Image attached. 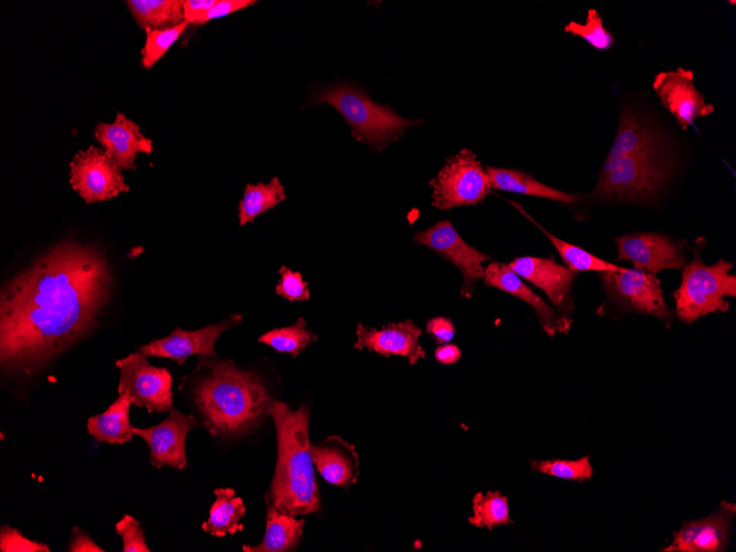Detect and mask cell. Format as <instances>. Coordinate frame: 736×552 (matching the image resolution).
Wrapping results in <instances>:
<instances>
[{
  "instance_id": "1",
  "label": "cell",
  "mask_w": 736,
  "mask_h": 552,
  "mask_svg": "<svg viewBox=\"0 0 736 552\" xmlns=\"http://www.w3.org/2000/svg\"><path fill=\"white\" fill-rule=\"evenodd\" d=\"M112 273L104 253L75 240L54 245L0 293V365L30 376L89 331L108 303Z\"/></svg>"
},
{
  "instance_id": "2",
  "label": "cell",
  "mask_w": 736,
  "mask_h": 552,
  "mask_svg": "<svg viewBox=\"0 0 736 552\" xmlns=\"http://www.w3.org/2000/svg\"><path fill=\"white\" fill-rule=\"evenodd\" d=\"M198 367L206 372L196 381L193 397L212 435L238 436L269 414L272 399L257 375L216 358L204 357Z\"/></svg>"
},
{
  "instance_id": "3",
  "label": "cell",
  "mask_w": 736,
  "mask_h": 552,
  "mask_svg": "<svg viewBox=\"0 0 736 552\" xmlns=\"http://www.w3.org/2000/svg\"><path fill=\"white\" fill-rule=\"evenodd\" d=\"M271 414L278 439V459L267 495L269 506L293 517L316 512L320 493L309 440L310 412L306 405L292 410L271 400Z\"/></svg>"
},
{
  "instance_id": "4",
  "label": "cell",
  "mask_w": 736,
  "mask_h": 552,
  "mask_svg": "<svg viewBox=\"0 0 736 552\" xmlns=\"http://www.w3.org/2000/svg\"><path fill=\"white\" fill-rule=\"evenodd\" d=\"M314 104L333 106L350 126L351 137L378 151L407 129L422 125L421 120L403 118L389 106L375 102L366 93L349 84L324 87L312 99L311 105Z\"/></svg>"
},
{
  "instance_id": "5",
  "label": "cell",
  "mask_w": 736,
  "mask_h": 552,
  "mask_svg": "<svg viewBox=\"0 0 736 552\" xmlns=\"http://www.w3.org/2000/svg\"><path fill=\"white\" fill-rule=\"evenodd\" d=\"M733 263L719 259L715 264L703 262L700 247L693 250V259L682 269V281L674 292L678 318L692 324L702 316L729 310L727 296H736V277L730 274Z\"/></svg>"
},
{
  "instance_id": "6",
  "label": "cell",
  "mask_w": 736,
  "mask_h": 552,
  "mask_svg": "<svg viewBox=\"0 0 736 552\" xmlns=\"http://www.w3.org/2000/svg\"><path fill=\"white\" fill-rule=\"evenodd\" d=\"M660 152H643L604 163L593 195L604 199L643 201L669 178L671 167Z\"/></svg>"
},
{
  "instance_id": "7",
  "label": "cell",
  "mask_w": 736,
  "mask_h": 552,
  "mask_svg": "<svg viewBox=\"0 0 736 552\" xmlns=\"http://www.w3.org/2000/svg\"><path fill=\"white\" fill-rule=\"evenodd\" d=\"M430 185L432 206L442 210L478 204L491 188L486 170L468 149L448 156Z\"/></svg>"
},
{
  "instance_id": "8",
  "label": "cell",
  "mask_w": 736,
  "mask_h": 552,
  "mask_svg": "<svg viewBox=\"0 0 736 552\" xmlns=\"http://www.w3.org/2000/svg\"><path fill=\"white\" fill-rule=\"evenodd\" d=\"M116 366L120 370L118 392L128 393L132 404L149 413H162L173 408V380L166 368L150 365L138 351L117 360Z\"/></svg>"
},
{
  "instance_id": "9",
  "label": "cell",
  "mask_w": 736,
  "mask_h": 552,
  "mask_svg": "<svg viewBox=\"0 0 736 552\" xmlns=\"http://www.w3.org/2000/svg\"><path fill=\"white\" fill-rule=\"evenodd\" d=\"M600 279L608 295L621 306L665 323L672 321L673 314L665 304L660 280L654 274L623 268L600 272Z\"/></svg>"
},
{
  "instance_id": "10",
  "label": "cell",
  "mask_w": 736,
  "mask_h": 552,
  "mask_svg": "<svg viewBox=\"0 0 736 552\" xmlns=\"http://www.w3.org/2000/svg\"><path fill=\"white\" fill-rule=\"evenodd\" d=\"M120 167L104 149L90 145L77 152L69 163V182L88 204L128 192Z\"/></svg>"
},
{
  "instance_id": "11",
  "label": "cell",
  "mask_w": 736,
  "mask_h": 552,
  "mask_svg": "<svg viewBox=\"0 0 736 552\" xmlns=\"http://www.w3.org/2000/svg\"><path fill=\"white\" fill-rule=\"evenodd\" d=\"M412 242L430 248L458 268L463 274L461 294L472 296L476 282L484 277L483 263L490 260L488 255L469 246L447 219L418 231Z\"/></svg>"
},
{
  "instance_id": "12",
  "label": "cell",
  "mask_w": 736,
  "mask_h": 552,
  "mask_svg": "<svg viewBox=\"0 0 736 552\" xmlns=\"http://www.w3.org/2000/svg\"><path fill=\"white\" fill-rule=\"evenodd\" d=\"M652 88L682 130L714 111V106L706 102L704 95L695 87L694 74L690 69L678 67L660 72L653 78Z\"/></svg>"
},
{
  "instance_id": "13",
  "label": "cell",
  "mask_w": 736,
  "mask_h": 552,
  "mask_svg": "<svg viewBox=\"0 0 736 552\" xmlns=\"http://www.w3.org/2000/svg\"><path fill=\"white\" fill-rule=\"evenodd\" d=\"M617 260L632 263L635 269L651 274L667 269H681L686 256L681 245L670 237L654 232H634L615 238Z\"/></svg>"
},
{
  "instance_id": "14",
  "label": "cell",
  "mask_w": 736,
  "mask_h": 552,
  "mask_svg": "<svg viewBox=\"0 0 736 552\" xmlns=\"http://www.w3.org/2000/svg\"><path fill=\"white\" fill-rule=\"evenodd\" d=\"M241 322L242 316L234 314L218 324L207 325L196 331H184L177 327L169 336L138 347L137 351L145 357L170 358L176 360L180 365L192 355L217 358L214 346L219 335Z\"/></svg>"
},
{
  "instance_id": "15",
  "label": "cell",
  "mask_w": 736,
  "mask_h": 552,
  "mask_svg": "<svg viewBox=\"0 0 736 552\" xmlns=\"http://www.w3.org/2000/svg\"><path fill=\"white\" fill-rule=\"evenodd\" d=\"M197 426L195 418L172 408L161 423L145 429L132 427L150 450L151 464L156 468L171 466L183 469L186 466L185 440L188 432Z\"/></svg>"
},
{
  "instance_id": "16",
  "label": "cell",
  "mask_w": 736,
  "mask_h": 552,
  "mask_svg": "<svg viewBox=\"0 0 736 552\" xmlns=\"http://www.w3.org/2000/svg\"><path fill=\"white\" fill-rule=\"evenodd\" d=\"M736 511L734 502L722 501L712 515L683 523L673 532V540L661 552H721L729 541L730 524Z\"/></svg>"
},
{
  "instance_id": "17",
  "label": "cell",
  "mask_w": 736,
  "mask_h": 552,
  "mask_svg": "<svg viewBox=\"0 0 736 552\" xmlns=\"http://www.w3.org/2000/svg\"><path fill=\"white\" fill-rule=\"evenodd\" d=\"M506 264L520 278L541 289L556 311L571 318L574 306L571 294L574 271L559 264L553 258L519 257Z\"/></svg>"
},
{
  "instance_id": "18",
  "label": "cell",
  "mask_w": 736,
  "mask_h": 552,
  "mask_svg": "<svg viewBox=\"0 0 736 552\" xmlns=\"http://www.w3.org/2000/svg\"><path fill=\"white\" fill-rule=\"evenodd\" d=\"M422 332L411 320L399 323H389L381 328H368L357 324L356 349L374 350L385 357L391 355L408 358L411 365L425 357V350L420 345Z\"/></svg>"
},
{
  "instance_id": "19",
  "label": "cell",
  "mask_w": 736,
  "mask_h": 552,
  "mask_svg": "<svg viewBox=\"0 0 736 552\" xmlns=\"http://www.w3.org/2000/svg\"><path fill=\"white\" fill-rule=\"evenodd\" d=\"M483 280L487 286L507 292L529 304L534 310L540 325L549 336H554L558 333H567L570 329L572 320L564 317L552 309L518 274L510 270L506 263L490 262L485 268Z\"/></svg>"
},
{
  "instance_id": "20",
  "label": "cell",
  "mask_w": 736,
  "mask_h": 552,
  "mask_svg": "<svg viewBox=\"0 0 736 552\" xmlns=\"http://www.w3.org/2000/svg\"><path fill=\"white\" fill-rule=\"evenodd\" d=\"M95 138L106 153L123 170H136L134 160L139 152L149 154L152 141L145 138L140 127L118 112L112 123H99Z\"/></svg>"
},
{
  "instance_id": "21",
  "label": "cell",
  "mask_w": 736,
  "mask_h": 552,
  "mask_svg": "<svg viewBox=\"0 0 736 552\" xmlns=\"http://www.w3.org/2000/svg\"><path fill=\"white\" fill-rule=\"evenodd\" d=\"M316 470L329 484L347 489L359 476V457L353 444L331 435L320 445L311 443Z\"/></svg>"
},
{
  "instance_id": "22",
  "label": "cell",
  "mask_w": 736,
  "mask_h": 552,
  "mask_svg": "<svg viewBox=\"0 0 736 552\" xmlns=\"http://www.w3.org/2000/svg\"><path fill=\"white\" fill-rule=\"evenodd\" d=\"M659 151L660 140L651 126L625 108L621 111L615 139L604 163H610L625 155Z\"/></svg>"
},
{
  "instance_id": "23",
  "label": "cell",
  "mask_w": 736,
  "mask_h": 552,
  "mask_svg": "<svg viewBox=\"0 0 736 552\" xmlns=\"http://www.w3.org/2000/svg\"><path fill=\"white\" fill-rule=\"evenodd\" d=\"M131 397L123 392L101 413L87 421V432L97 441L109 444H125L133 436L130 423Z\"/></svg>"
},
{
  "instance_id": "24",
  "label": "cell",
  "mask_w": 736,
  "mask_h": 552,
  "mask_svg": "<svg viewBox=\"0 0 736 552\" xmlns=\"http://www.w3.org/2000/svg\"><path fill=\"white\" fill-rule=\"evenodd\" d=\"M485 170L491 188L548 198L565 204H572L578 198L576 194L548 186L518 170L494 166H487Z\"/></svg>"
},
{
  "instance_id": "25",
  "label": "cell",
  "mask_w": 736,
  "mask_h": 552,
  "mask_svg": "<svg viewBox=\"0 0 736 552\" xmlns=\"http://www.w3.org/2000/svg\"><path fill=\"white\" fill-rule=\"evenodd\" d=\"M304 519L282 513L268 506L267 527L262 541L257 545H243L245 552H285L295 551L303 534Z\"/></svg>"
},
{
  "instance_id": "26",
  "label": "cell",
  "mask_w": 736,
  "mask_h": 552,
  "mask_svg": "<svg viewBox=\"0 0 736 552\" xmlns=\"http://www.w3.org/2000/svg\"><path fill=\"white\" fill-rule=\"evenodd\" d=\"M216 500L209 509L208 519L203 522L202 529L212 535L224 537L235 534L243 529L239 520L245 517L243 500L236 496L231 488H217L214 491Z\"/></svg>"
},
{
  "instance_id": "27",
  "label": "cell",
  "mask_w": 736,
  "mask_h": 552,
  "mask_svg": "<svg viewBox=\"0 0 736 552\" xmlns=\"http://www.w3.org/2000/svg\"><path fill=\"white\" fill-rule=\"evenodd\" d=\"M127 4L143 29L163 30L184 22V0H129Z\"/></svg>"
},
{
  "instance_id": "28",
  "label": "cell",
  "mask_w": 736,
  "mask_h": 552,
  "mask_svg": "<svg viewBox=\"0 0 736 552\" xmlns=\"http://www.w3.org/2000/svg\"><path fill=\"white\" fill-rule=\"evenodd\" d=\"M285 199L284 186L274 176L268 184H247L238 204L240 226L253 221L259 215L272 209Z\"/></svg>"
},
{
  "instance_id": "29",
  "label": "cell",
  "mask_w": 736,
  "mask_h": 552,
  "mask_svg": "<svg viewBox=\"0 0 736 552\" xmlns=\"http://www.w3.org/2000/svg\"><path fill=\"white\" fill-rule=\"evenodd\" d=\"M517 209H519L527 218H529L551 241L555 247L562 260L566 263L567 268L574 272L581 271H619L624 267L614 264L611 262L605 261L583 248L575 246L573 243L562 240L546 229H544L540 224L532 219L526 212L522 210L520 205L510 202Z\"/></svg>"
},
{
  "instance_id": "30",
  "label": "cell",
  "mask_w": 736,
  "mask_h": 552,
  "mask_svg": "<svg viewBox=\"0 0 736 552\" xmlns=\"http://www.w3.org/2000/svg\"><path fill=\"white\" fill-rule=\"evenodd\" d=\"M468 521L475 527H485L489 530L497 526L512 523L507 497L499 490H489L485 495L477 493L473 497V515Z\"/></svg>"
},
{
  "instance_id": "31",
  "label": "cell",
  "mask_w": 736,
  "mask_h": 552,
  "mask_svg": "<svg viewBox=\"0 0 736 552\" xmlns=\"http://www.w3.org/2000/svg\"><path fill=\"white\" fill-rule=\"evenodd\" d=\"M316 335L305 326L303 318L289 327L273 328L259 337V342L269 345L280 353H289L296 357L312 342Z\"/></svg>"
},
{
  "instance_id": "32",
  "label": "cell",
  "mask_w": 736,
  "mask_h": 552,
  "mask_svg": "<svg viewBox=\"0 0 736 552\" xmlns=\"http://www.w3.org/2000/svg\"><path fill=\"white\" fill-rule=\"evenodd\" d=\"M531 467L535 472L567 480L584 481L593 476L589 455L577 459L532 461Z\"/></svg>"
},
{
  "instance_id": "33",
  "label": "cell",
  "mask_w": 736,
  "mask_h": 552,
  "mask_svg": "<svg viewBox=\"0 0 736 552\" xmlns=\"http://www.w3.org/2000/svg\"><path fill=\"white\" fill-rule=\"evenodd\" d=\"M564 31L575 36L582 37L594 48L599 51L608 50L614 44L613 34L604 26V20L595 9H588L584 23L570 21Z\"/></svg>"
},
{
  "instance_id": "34",
  "label": "cell",
  "mask_w": 736,
  "mask_h": 552,
  "mask_svg": "<svg viewBox=\"0 0 736 552\" xmlns=\"http://www.w3.org/2000/svg\"><path fill=\"white\" fill-rule=\"evenodd\" d=\"M187 25L188 23L184 21L181 24H177L169 29L144 30L145 42L141 50L142 66L147 69H150L177 41V39L184 32Z\"/></svg>"
},
{
  "instance_id": "35",
  "label": "cell",
  "mask_w": 736,
  "mask_h": 552,
  "mask_svg": "<svg viewBox=\"0 0 736 552\" xmlns=\"http://www.w3.org/2000/svg\"><path fill=\"white\" fill-rule=\"evenodd\" d=\"M116 532L121 537L123 552H150L145 543L143 530L139 521L130 515H125L116 523Z\"/></svg>"
},
{
  "instance_id": "36",
  "label": "cell",
  "mask_w": 736,
  "mask_h": 552,
  "mask_svg": "<svg viewBox=\"0 0 736 552\" xmlns=\"http://www.w3.org/2000/svg\"><path fill=\"white\" fill-rule=\"evenodd\" d=\"M280 280L275 288L277 294L289 301H304L310 297L307 282L303 281L300 272H294L288 267L279 270Z\"/></svg>"
},
{
  "instance_id": "37",
  "label": "cell",
  "mask_w": 736,
  "mask_h": 552,
  "mask_svg": "<svg viewBox=\"0 0 736 552\" xmlns=\"http://www.w3.org/2000/svg\"><path fill=\"white\" fill-rule=\"evenodd\" d=\"M2 552H50L48 545L25 538L19 530L4 526L0 531Z\"/></svg>"
},
{
  "instance_id": "38",
  "label": "cell",
  "mask_w": 736,
  "mask_h": 552,
  "mask_svg": "<svg viewBox=\"0 0 736 552\" xmlns=\"http://www.w3.org/2000/svg\"><path fill=\"white\" fill-rule=\"evenodd\" d=\"M217 0H184V20L190 24H202Z\"/></svg>"
},
{
  "instance_id": "39",
  "label": "cell",
  "mask_w": 736,
  "mask_h": 552,
  "mask_svg": "<svg viewBox=\"0 0 736 552\" xmlns=\"http://www.w3.org/2000/svg\"><path fill=\"white\" fill-rule=\"evenodd\" d=\"M426 332L440 343H448L455 335V327L452 321L447 317L437 316L431 318L426 323Z\"/></svg>"
},
{
  "instance_id": "40",
  "label": "cell",
  "mask_w": 736,
  "mask_h": 552,
  "mask_svg": "<svg viewBox=\"0 0 736 552\" xmlns=\"http://www.w3.org/2000/svg\"><path fill=\"white\" fill-rule=\"evenodd\" d=\"M255 2L252 0H217L216 4L208 11L204 23L245 9Z\"/></svg>"
},
{
  "instance_id": "41",
  "label": "cell",
  "mask_w": 736,
  "mask_h": 552,
  "mask_svg": "<svg viewBox=\"0 0 736 552\" xmlns=\"http://www.w3.org/2000/svg\"><path fill=\"white\" fill-rule=\"evenodd\" d=\"M71 552H104L105 550L97 545L85 532L74 528L72 542L68 546Z\"/></svg>"
},
{
  "instance_id": "42",
  "label": "cell",
  "mask_w": 736,
  "mask_h": 552,
  "mask_svg": "<svg viewBox=\"0 0 736 552\" xmlns=\"http://www.w3.org/2000/svg\"><path fill=\"white\" fill-rule=\"evenodd\" d=\"M461 355V350L456 345L447 343L439 346L434 351L435 359L443 365L455 364L459 360Z\"/></svg>"
}]
</instances>
